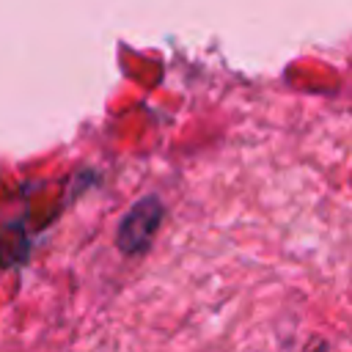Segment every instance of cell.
Here are the masks:
<instances>
[{
  "mask_svg": "<svg viewBox=\"0 0 352 352\" xmlns=\"http://www.w3.org/2000/svg\"><path fill=\"white\" fill-rule=\"evenodd\" d=\"M162 201L157 195H146L138 204L129 206V212L121 217L116 231V245L126 256H140L151 248V239L162 223Z\"/></svg>",
  "mask_w": 352,
  "mask_h": 352,
  "instance_id": "cell-1",
  "label": "cell"
}]
</instances>
